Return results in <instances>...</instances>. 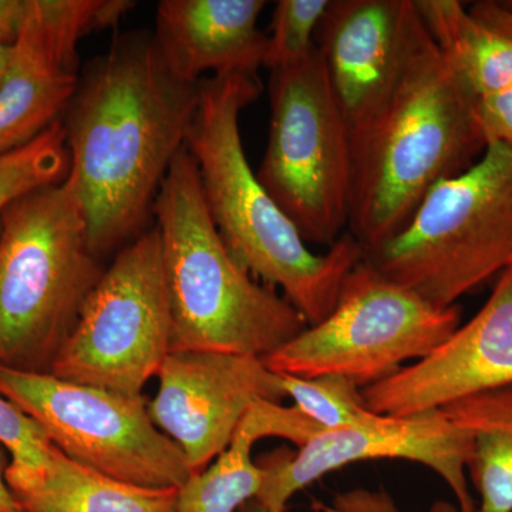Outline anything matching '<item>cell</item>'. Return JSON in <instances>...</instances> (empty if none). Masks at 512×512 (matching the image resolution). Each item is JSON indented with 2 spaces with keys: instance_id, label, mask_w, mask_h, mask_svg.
I'll return each mask as SVG.
<instances>
[{
  "instance_id": "6da1fadb",
  "label": "cell",
  "mask_w": 512,
  "mask_h": 512,
  "mask_svg": "<svg viewBox=\"0 0 512 512\" xmlns=\"http://www.w3.org/2000/svg\"><path fill=\"white\" fill-rule=\"evenodd\" d=\"M200 82L178 79L153 33L117 37L87 64L66 110L70 178L101 256L147 231L158 191L187 146Z\"/></svg>"
},
{
  "instance_id": "7a4b0ae2",
  "label": "cell",
  "mask_w": 512,
  "mask_h": 512,
  "mask_svg": "<svg viewBox=\"0 0 512 512\" xmlns=\"http://www.w3.org/2000/svg\"><path fill=\"white\" fill-rule=\"evenodd\" d=\"M474 101L417 12L389 100L350 138L348 232L363 252L402 231L434 185L463 173L484 153Z\"/></svg>"
},
{
  "instance_id": "3957f363",
  "label": "cell",
  "mask_w": 512,
  "mask_h": 512,
  "mask_svg": "<svg viewBox=\"0 0 512 512\" xmlns=\"http://www.w3.org/2000/svg\"><path fill=\"white\" fill-rule=\"evenodd\" d=\"M261 90L258 76L204 77L187 150L225 247L256 281L281 289L312 326L335 308L343 281L365 254L349 232L326 254H313L259 183L245 154L239 117Z\"/></svg>"
},
{
  "instance_id": "277c9868",
  "label": "cell",
  "mask_w": 512,
  "mask_h": 512,
  "mask_svg": "<svg viewBox=\"0 0 512 512\" xmlns=\"http://www.w3.org/2000/svg\"><path fill=\"white\" fill-rule=\"evenodd\" d=\"M153 217L173 313L171 352L265 359L308 328L284 296L256 281L225 247L187 146L165 175Z\"/></svg>"
},
{
  "instance_id": "5b68a950",
  "label": "cell",
  "mask_w": 512,
  "mask_h": 512,
  "mask_svg": "<svg viewBox=\"0 0 512 512\" xmlns=\"http://www.w3.org/2000/svg\"><path fill=\"white\" fill-rule=\"evenodd\" d=\"M104 271L69 174L8 205L0 214V366L50 373Z\"/></svg>"
},
{
  "instance_id": "8992f818",
  "label": "cell",
  "mask_w": 512,
  "mask_h": 512,
  "mask_svg": "<svg viewBox=\"0 0 512 512\" xmlns=\"http://www.w3.org/2000/svg\"><path fill=\"white\" fill-rule=\"evenodd\" d=\"M363 259L427 302L450 308L512 266V147L488 144L441 180L402 231Z\"/></svg>"
},
{
  "instance_id": "52a82bcc",
  "label": "cell",
  "mask_w": 512,
  "mask_h": 512,
  "mask_svg": "<svg viewBox=\"0 0 512 512\" xmlns=\"http://www.w3.org/2000/svg\"><path fill=\"white\" fill-rule=\"evenodd\" d=\"M269 101L268 146L256 177L306 244L332 247L349 224L352 146L318 47L272 70Z\"/></svg>"
},
{
  "instance_id": "ba28073f",
  "label": "cell",
  "mask_w": 512,
  "mask_h": 512,
  "mask_svg": "<svg viewBox=\"0 0 512 512\" xmlns=\"http://www.w3.org/2000/svg\"><path fill=\"white\" fill-rule=\"evenodd\" d=\"M458 305L439 308L362 259L335 308L264 363L278 375H336L366 389L433 352L460 326Z\"/></svg>"
},
{
  "instance_id": "9c48e42d",
  "label": "cell",
  "mask_w": 512,
  "mask_h": 512,
  "mask_svg": "<svg viewBox=\"0 0 512 512\" xmlns=\"http://www.w3.org/2000/svg\"><path fill=\"white\" fill-rule=\"evenodd\" d=\"M173 313L157 228L117 252L87 299L53 376L143 396L171 353Z\"/></svg>"
},
{
  "instance_id": "30bf717a",
  "label": "cell",
  "mask_w": 512,
  "mask_h": 512,
  "mask_svg": "<svg viewBox=\"0 0 512 512\" xmlns=\"http://www.w3.org/2000/svg\"><path fill=\"white\" fill-rule=\"evenodd\" d=\"M0 394L45 429L80 466L124 483L180 488L191 476L181 448L158 429L143 396L0 366Z\"/></svg>"
},
{
  "instance_id": "8fae6325",
  "label": "cell",
  "mask_w": 512,
  "mask_h": 512,
  "mask_svg": "<svg viewBox=\"0 0 512 512\" xmlns=\"http://www.w3.org/2000/svg\"><path fill=\"white\" fill-rule=\"evenodd\" d=\"M295 454H275L264 464L255 503L265 512H285L291 498L332 471L362 461L407 460L430 468L450 488L460 512H477L470 491V441L443 410L407 417L380 416L357 426L325 430Z\"/></svg>"
},
{
  "instance_id": "7c38bea8",
  "label": "cell",
  "mask_w": 512,
  "mask_h": 512,
  "mask_svg": "<svg viewBox=\"0 0 512 512\" xmlns=\"http://www.w3.org/2000/svg\"><path fill=\"white\" fill-rule=\"evenodd\" d=\"M127 0H26V16L0 84V156L26 146L66 113L79 86L77 46L117 25Z\"/></svg>"
},
{
  "instance_id": "4fadbf2b",
  "label": "cell",
  "mask_w": 512,
  "mask_h": 512,
  "mask_svg": "<svg viewBox=\"0 0 512 512\" xmlns=\"http://www.w3.org/2000/svg\"><path fill=\"white\" fill-rule=\"evenodd\" d=\"M157 377L160 384L148 413L181 448L191 474L220 456L254 404L279 403L285 397L281 375L259 357L171 352Z\"/></svg>"
},
{
  "instance_id": "5bb4252c",
  "label": "cell",
  "mask_w": 512,
  "mask_h": 512,
  "mask_svg": "<svg viewBox=\"0 0 512 512\" xmlns=\"http://www.w3.org/2000/svg\"><path fill=\"white\" fill-rule=\"evenodd\" d=\"M512 384V266L498 276L490 298L466 325L433 352L363 389L380 416L434 412L473 394Z\"/></svg>"
},
{
  "instance_id": "9a60e30c",
  "label": "cell",
  "mask_w": 512,
  "mask_h": 512,
  "mask_svg": "<svg viewBox=\"0 0 512 512\" xmlns=\"http://www.w3.org/2000/svg\"><path fill=\"white\" fill-rule=\"evenodd\" d=\"M416 15L414 0H330L315 42L350 138L389 100Z\"/></svg>"
},
{
  "instance_id": "2e32d148",
  "label": "cell",
  "mask_w": 512,
  "mask_h": 512,
  "mask_svg": "<svg viewBox=\"0 0 512 512\" xmlns=\"http://www.w3.org/2000/svg\"><path fill=\"white\" fill-rule=\"evenodd\" d=\"M264 0H163L153 36L171 72L188 83L258 76L268 35L258 29Z\"/></svg>"
},
{
  "instance_id": "e0dca14e",
  "label": "cell",
  "mask_w": 512,
  "mask_h": 512,
  "mask_svg": "<svg viewBox=\"0 0 512 512\" xmlns=\"http://www.w3.org/2000/svg\"><path fill=\"white\" fill-rule=\"evenodd\" d=\"M320 431L318 424L295 406L254 404L214 463L201 473L191 474L178 488L174 512H237L255 500L264 481V468L252 460L256 441L281 437L301 447Z\"/></svg>"
},
{
  "instance_id": "ac0fdd59",
  "label": "cell",
  "mask_w": 512,
  "mask_h": 512,
  "mask_svg": "<svg viewBox=\"0 0 512 512\" xmlns=\"http://www.w3.org/2000/svg\"><path fill=\"white\" fill-rule=\"evenodd\" d=\"M6 481L25 512H174L178 488L124 483L80 466L53 447L35 471L6 468Z\"/></svg>"
},
{
  "instance_id": "d6986e66",
  "label": "cell",
  "mask_w": 512,
  "mask_h": 512,
  "mask_svg": "<svg viewBox=\"0 0 512 512\" xmlns=\"http://www.w3.org/2000/svg\"><path fill=\"white\" fill-rule=\"evenodd\" d=\"M440 410L470 441L467 476L480 498L477 512H512V384Z\"/></svg>"
},
{
  "instance_id": "ffe728a7",
  "label": "cell",
  "mask_w": 512,
  "mask_h": 512,
  "mask_svg": "<svg viewBox=\"0 0 512 512\" xmlns=\"http://www.w3.org/2000/svg\"><path fill=\"white\" fill-rule=\"evenodd\" d=\"M437 49L474 99L512 86V39L457 0H414Z\"/></svg>"
},
{
  "instance_id": "44dd1931",
  "label": "cell",
  "mask_w": 512,
  "mask_h": 512,
  "mask_svg": "<svg viewBox=\"0 0 512 512\" xmlns=\"http://www.w3.org/2000/svg\"><path fill=\"white\" fill-rule=\"evenodd\" d=\"M69 170L66 128L57 120L26 146L0 156V214L23 195L60 183Z\"/></svg>"
},
{
  "instance_id": "7402d4cb",
  "label": "cell",
  "mask_w": 512,
  "mask_h": 512,
  "mask_svg": "<svg viewBox=\"0 0 512 512\" xmlns=\"http://www.w3.org/2000/svg\"><path fill=\"white\" fill-rule=\"evenodd\" d=\"M285 397L323 430L357 426L376 416L367 406L362 387L343 376L303 379L281 375Z\"/></svg>"
},
{
  "instance_id": "603a6c76",
  "label": "cell",
  "mask_w": 512,
  "mask_h": 512,
  "mask_svg": "<svg viewBox=\"0 0 512 512\" xmlns=\"http://www.w3.org/2000/svg\"><path fill=\"white\" fill-rule=\"evenodd\" d=\"M330 0H279L266 42L264 67L284 69L302 62L316 49V30Z\"/></svg>"
},
{
  "instance_id": "cb8c5ba5",
  "label": "cell",
  "mask_w": 512,
  "mask_h": 512,
  "mask_svg": "<svg viewBox=\"0 0 512 512\" xmlns=\"http://www.w3.org/2000/svg\"><path fill=\"white\" fill-rule=\"evenodd\" d=\"M0 444L10 453L9 467L35 471L46 466L55 444L35 419L0 394Z\"/></svg>"
},
{
  "instance_id": "d4e9b609",
  "label": "cell",
  "mask_w": 512,
  "mask_h": 512,
  "mask_svg": "<svg viewBox=\"0 0 512 512\" xmlns=\"http://www.w3.org/2000/svg\"><path fill=\"white\" fill-rule=\"evenodd\" d=\"M474 117L485 146L512 147V86L476 99Z\"/></svg>"
},
{
  "instance_id": "484cf974",
  "label": "cell",
  "mask_w": 512,
  "mask_h": 512,
  "mask_svg": "<svg viewBox=\"0 0 512 512\" xmlns=\"http://www.w3.org/2000/svg\"><path fill=\"white\" fill-rule=\"evenodd\" d=\"M322 512H402L384 490L355 488L333 498L330 504H319Z\"/></svg>"
},
{
  "instance_id": "4316f807",
  "label": "cell",
  "mask_w": 512,
  "mask_h": 512,
  "mask_svg": "<svg viewBox=\"0 0 512 512\" xmlns=\"http://www.w3.org/2000/svg\"><path fill=\"white\" fill-rule=\"evenodd\" d=\"M488 28L512 39V6L504 2H477L468 8Z\"/></svg>"
},
{
  "instance_id": "83f0119b",
  "label": "cell",
  "mask_w": 512,
  "mask_h": 512,
  "mask_svg": "<svg viewBox=\"0 0 512 512\" xmlns=\"http://www.w3.org/2000/svg\"><path fill=\"white\" fill-rule=\"evenodd\" d=\"M25 16L26 0H0V47L16 42Z\"/></svg>"
},
{
  "instance_id": "f1b7e54d",
  "label": "cell",
  "mask_w": 512,
  "mask_h": 512,
  "mask_svg": "<svg viewBox=\"0 0 512 512\" xmlns=\"http://www.w3.org/2000/svg\"><path fill=\"white\" fill-rule=\"evenodd\" d=\"M6 466L5 458H3L2 451H0V512H25L20 507L18 500L10 490L8 481H6Z\"/></svg>"
},
{
  "instance_id": "f546056e",
  "label": "cell",
  "mask_w": 512,
  "mask_h": 512,
  "mask_svg": "<svg viewBox=\"0 0 512 512\" xmlns=\"http://www.w3.org/2000/svg\"><path fill=\"white\" fill-rule=\"evenodd\" d=\"M10 55H12V46L0 47V84L5 79L6 72H8Z\"/></svg>"
},
{
  "instance_id": "4dcf8cb0",
  "label": "cell",
  "mask_w": 512,
  "mask_h": 512,
  "mask_svg": "<svg viewBox=\"0 0 512 512\" xmlns=\"http://www.w3.org/2000/svg\"><path fill=\"white\" fill-rule=\"evenodd\" d=\"M430 512H460L457 505L447 503V501H439L431 507Z\"/></svg>"
},
{
  "instance_id": "1f68e13d",
  "label": "cell",
  "mask_w": 512,
  "mask_h": 512,
  "mask_svg": "<svg viewBox=\"0 0 512 512\" xmlns=\"http://www.w3.org/2000/svg\"><path fill=\"white\" fill-rule=\"evenodd\" d=\"M242 512H265V511L262 510V508L259 507V505L255 503L254 505H252L251 510H244Z\"/></svg>"
}]
</instances>
